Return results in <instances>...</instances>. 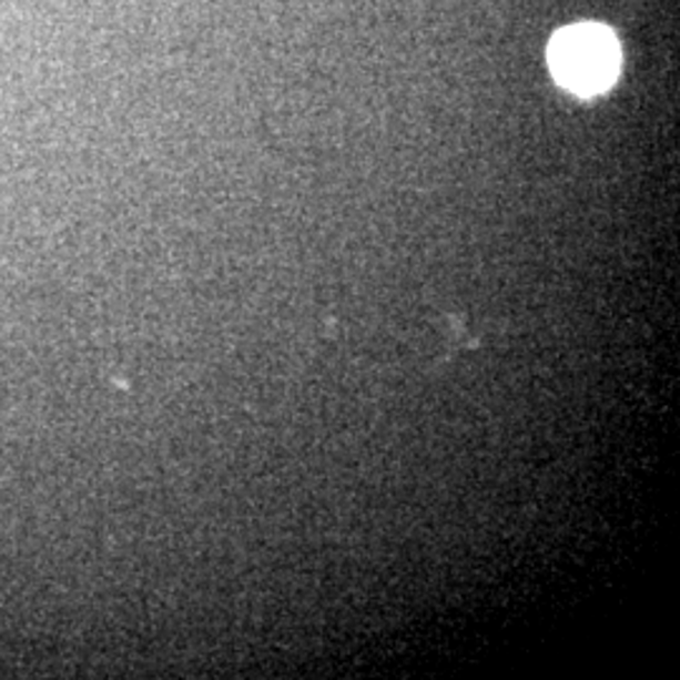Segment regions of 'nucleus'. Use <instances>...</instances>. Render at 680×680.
<instances>
[{
    "label": "nucleus",
    "instance_id": "obj_1",
    "mask_svg": "<svg viewBox=\"0 0 680 680\" xmlns=\"http://www.w3.org/2000/svg\"><path fill=\"white\" fill-rule=\"evenodd\" d=\"M549 69L575 94H600L618 77L620 45L602 26L565 28L549 45Z\"/></svg>",
    "mask_w": 680,
    "mask_h": 680
}]
</instances>
